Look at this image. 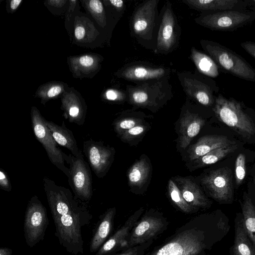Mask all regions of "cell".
<instances>
[{
	"label": "cell",
	"instance_id": "40",
	"mask_svg": "<svg viewBox=\"0 0 255 255\" xmlns=\"http://www.w3.org/2000/svg\"><path fill=\"white\" fill-rule=\"evenodd\" d=\"M118 93L114 90H109L106 93V97L109 100H116L118 98Z\"/></svg>",
	"mask_w": 255,
	"mask_h": 255
},
{
	"label": "cell",
	"instance_id": "19",
	"mask_svg": "<svg viewBox=\"0 0 255 255\" xmlns=\"http://www.w3.org/2000/svg\"><path fill=\"white\" fill-rule=\"evenodd\" d=\"M175 180L184 199L189 205L196 209L210 206V201L193 181L182 177L176 178Z\"/></svg>",
	"mask_w": 255,
	"mask_h": 255
},
{
	"label": "cell",
	"instance_id": "32",
	"mask_svg": "<svg viewBox=\"0 0 255 255\" xmlns=\"http://www.w3.org/2000/svg\"><path fill=\"white\" fill-rule=\"evenodd\" d=\"M145 127L143 125H137L126 131L122 134V138L125 140H129L137 137L145 130Z\"/></svg>",
	"mask_w": 255,
	"mask_h": 255
},
{
	"label": "cell",
	"instance_id": "46",
	"mask_svg": "<svg viewBox=\"0 0 255 255\" xmlns=\"http://www.w3.org/2000/svg\"><path fill=\"white\" fill-rule=\"evenodd\" d=\"M253 242L255 246V238L254 239V240L253 241Z\"/></svg>",
	"mask_w": 255,
	"mask_h": 255
},
{
	"label": "cell",
	"instance_id": "37",
	"mask_svg": "<svg viewBox=\"0 0 255 255\" xmlns=\"http://www.w3.org/2000/svg\"><path fill=\"white\" fill-rule=\"evenodd\" d=\"M78 62L82 67H91L94 63V59L89 55H85L79 58Z\"/></svg>",
	"mask_w": 255,
	"mask_h": 255
},
{
	"label": "cell",
	"instance_id": "6",
	"mask_svg": "<svg viewBox=\"0 0 255 255\" xmlns=\"http://www.w3.org/2000/svg\"><path fill=\"white\" fill-rule=\"evenodd\" d=\"M65 161L69 164L68 183L74 196L85 203L89 201L93 195L92 178L90 167L84 159L72 154L64 153Z\"/></svg>",
	"mask_w": 255,
	"mask_h": 255
},
{
	"label": "cell",
	"instance_id": "8",
	"mask_svg": "<svg viewBox=\"0 0 255 255\" xmlns=\"http://www.w3.org/2000/svg\"><path fill=\"white\" fill-rule=\"evenodd\" d=\"M201 182L212 198L218 202L232 201L233 180L230 168L224 167L212 170L202 178Z\"/></svg>",
	"mask_w": 255,
	"mask_h": 255
},
{
	"label": "cell",
	"instance_id": "43",
	"mask_svg": "<svg viewBox=\"0 0 255 255\" xmlns=\"http://www.w3.org/2000/svg\"><path fill=\"white\" fill-rule=\"evenodd\" d=\"M248 9L255 12V0H246Z\"/></svg>",
	"mask_w": 255,
	"mask_h": 255
},
{
	"label": "cell",
	"instance_id": "24",
	"mask_svg": "<svg viewBox=\"0 0 255 255\" xmlns=\"http://www.w3.org/2000/svg\"><path fill=\"white\" fill-rule=\"evenodd\" d=\"M150 172V166L144 158L136 161L128 173L129 184L134 186H141L146 181Z\"/></svg>",
	"mask_w": 255,
	"mask_h": 255
},
{
	"label": "cell",
	"instance_id": "11",
	"mask_svg": "<svg viewBox=\"0 0 255 255\" xmlns=\"http://www.w3.org/2000/svg\"><path fill=\"white\" fill-rule=\"evenodd\" d=\"M143 211V208H140L130 216L124 225L103 244L95 255H112L119 251L128 249V240L130 233L139 220Z\"/></svg>",
	"mask_w": 255,
	"mask_h": 255
},
{
	"label": "cell",
	"instance_id": "26",
	"mask_svg": "<svg viewBox=\"0 0 255 255\" xmlns=\"http://www.w3.org/2000/svg\"><path fill=\"white\" fill-rule=\"evenodd\" d=\"M237 148V145L233 144L213 150L195 160L197 167H201L214 164L233 152Z\"/></svg>",
	"mask_w": 255,
	"mask_h": 255
},
{
	"label": "cell",
	"instance_id": "35",
	"mask_svg": "<svg viewBox=\"0 0 255 255\" xmlns=\"http://www.w3.org/2000/svg\"><path fill=\"white\" fill-rule=\"evenodd\" d=\"M0 187L2 190L7 192L10 191L12 189L8 176L1 168L0 170Z\"/></svg>",
	"mask_w": 255,
	"mask_h": 255
},
{
	"label": "cell",
	"instance_id": "33",
	"mask_svg": "<svg viewBox=\"0 0 255 255\" xmlns=\"http://www.w3.org/2000/svg\"><path fill=\"white\" fill-rule=\"evenodd\" d=\"M88 4L90 11L95 15L100 16L103 21L104 11L102 2L99 0H91L88 1Z\"/></svg>",
	"mask_w": 255,
	"mask_h": 255
},
{
	"label": "cell",
	"instance_id": "20",
	"mask_svg": "<svg viewBox=\"0 0 255 255\" xmlns=\"http://www.w3.org/2000/svg\"><path fill=\"white\" fill-rule=\"evenodd\" d=\"M205 121L199 116L187 113L180 121L179 143L180 147L186 148L192 139L196 136L203 127Z\"/></svg>",
	"mask_w": 255,
	"mask_h": 255
},
{
	"label": "cell",
	"instance_id": "42",
	"mask_svg": "<svg viewBox=\"0 0 255 255\" xmlns=\"http://www.w3.org/2000/svg\"><path fill=\"white\" fill-rule=\"evenodd\" d=\"M12 253V250L11 249L1 247L0 249V255H11Z\"/></svg>",
	"mask_w": 255,
	"mask_h": 255
},
{
	"label": "cell",
	"instance_id": "3",
	"mask_svg": "<svg viewBox=\"0 0 255 255\" xmlns=\"http://www.w3.org/2000/svg\"><path fill=\"white\" fill-rule=\"evenodd\" d=\"M255 20V12L248 9L206 12L195 19L204 27L221 31H234Z\"/></svg>",
	"mask_w": 255,
	"mask_h": 255
},
{
	"label": "cell",
	"instance_id": "29",
	"mask_svg": "<svg viewBox=\"0 0 255 255\" xmlns=\"http://www.w3.org/2000/svg\"><path fill=\"white\" fill-rule=\"evenodd\" d=\"M235 174L236 183L238 186L241 185L246 174V156L244 154H239L235 161Z\"/></svg>",
	"mask_w": 255,
	"mask_h": 255
},
{
	"label": "cell",
	"instance_id": "5",
	"mask_svg": "<svg viewBox=\"0 0 255 255\" xmlns=\"http://www.w3.org/2000/svg\"><path fill=\"white\" fill-rule=\"evenodd\" d=\"M48 224L46 208L36 195L33 196L27 205L23 225L24 238L29 247L44 239Z\"/></svg>",
	"mask_w": 255,
	"mask_h": 255
},
{
	"label": "cell",
	"instance_id": "2",
	"mask_svg": "<svg viewBox=\"0 0 255 255\" xmlns=\"http://www.w3.org/2000/svg\"><path fill=\"white\" fill-rule=\"evenodd\" d=\"M218 119L243 137L249 138L255 135V124L235 100L219 94L213 109Z\"/></svg>",
	"mask_w": 255,
	"mask_h": 255
},
{
	"label": "cell",
	"instance_id": "38",
	"mask_svg": "<svg viewBox=\"0 0 255 255\" xmlns=\"http://www.w3.org/2000/svg\"><path fill=\"white\" fill-rule=\"evenodd\" d=\"M62 91L61 88L59 86H54L51 87L47 92L46 98H51L58 95Z\"/></svg>",
	"mask_w": 255,
	"mask_h": 255
},
{
	"label": "cell",
	"instance_id": "22",
	"mask_svg": "<svg viewBox=\"0 0 255 255\" xmlns=\"http://www.w3.org/2000/svg\"><path fill=\"white\" fill-rule=\"evenodd\" d=\"M191 58L199 72L212 78L218 76L219 67L210 56L193 48Z\"/></svg>",
	"mask_w": 255,
	"mask_h": 255
},
{
	"label": "cell",
	"instance_id": "16",
	"mask_svg": "<svg viewBox=\"0 0 255 255\" xmlns=\"http://www.w3.org/2000/svg\"><path fill=\"white\" fill-rule=\"evenodd\" d=\"M45 123L58 144L67 148L74 156L84 159V155L78 147L72 131L66 128L64 122L61 126L46 120Z\"/></svg>",
	"mask_w": 255,
	"mask_h": 255
},
{
	"label": "cell",
	"instance_id": "14",
	"mask_svg": "<svg viewBox=\"0 0 255 255\" xmlns=\"http://www.w3.org/2000/svg\"><path fill=\"white\" fill-rule=\"evenodd\" d=\"M183 2L193 8L205 12L248 9L246 0H185Z\"/></svg>",
	"mask_w": 255,
	"mask_h": 255
},
{
	"label": "cell",
	"instance_id": "34",
	"mask_svg": "<svg viewBox=\"0 0 255 255\" xmlns=\"http://www.w3.org/2000/svg\"><path fill=\"white\" fill-rule=\"evenodd\" d=\"M131 99L134 103L139 105L145 104L148 100V95L143 90H134L131 93Z\"/></svg>",
	"mask_w": 255,
	"mask_h": 255
},
{
	"label": "cell",
	"instance_id": "36",
	"mask_svg": "<svg viewBox=\"0 0 255 255\" xmlns=\"http://www.w3.org/2000/svg\"><path fill=\"white\" fill-rule=\"evenodd\" d=\"M240 45L248 53L255 59V42L247 41L242 42Z\"/></svg>",
	"mask_w": 255,
	"mask_h": 255
},
{
	"label": "cell",
	"instance_id": "45",
	"mask_svg": "<svg viewBox=\"0 0 255 255\" xmlns=\"http://www.w3.org/2000/svg\"><path fill=\"white\" fill-rule=\"evenodd\" d=\"M50 2L51 4L55 6H61L63 3L66 2L65 0H50L49 1Z\"/></svg>",
	"mask_w": 255,
	"mask_h": 255
},
{
	"label": "cell",
	"instance_id": "41",
	"mask_svg": "<svg viewBox=\"0 0 255 255\" xmlns=\"http://www.w3.org/2000/svg\"><path fill=\"white\" fill-rule=\"evenodd\" d=\"M111 4L117 9H122L124 6V1L122 0H110Z\"/></svg>",
	"mask_w": 255,
	"mask_h": 255
},
{
	"label": "cell",
	"instance_id": "7",
	"mask_svg": "<svg viewBox=\"0 0 255 255\" xmlns=\"http://www.w3.org/2000/svg\"><path fill=\"white\" fill-rule=\"evenodd\" d=\"M31 124L34 135L45 149L52 164L62 171L68 177L69 170L65 166L64 153L52 136L39 111L32 107L31 112Z\"/></svg>",
	"mask_w": 255,
	"mask_h": 255
},
{
	"label": "cell",
	"instance_id": "31",
	"mask_svg": "<svg viewBox=\"0 0 255 255\" xmlns=\"http://www.w3.org/2000/svg\"><path fill=\"white\" fill-rule=\"evenodd\" d=\"M153 240H150L145 243L128 248L122 253L116 255H144L146 250L152 244Z\"/></svg>",
	"mask_w": 255,
	"mask_h": 255
},
{
	"label": "cell",
	"instance_id": "10",
	"mask_svg": "<svg viewBox=\"0 0 255 255\" xmlns=\"http://www.w3.org/2000/svg\"><path fill=\"white\" fill-rule=\"evenodd\" d=\"M83 152L96 176L98 178L103 177L112 163L114 150L101 141L90 138L84 141Z\"/></svg>",
	"mask_w": 255,
	"mask_h": 255
},
{
	"label": "cell",
	"instance_id": "28",
	"mask_svg": "<svg viewBox=\"0 0 255 255\" xmlns=\"http://www.w3.org/2000/svg\"><path fill=\"white\" fill-rule=\"evenodd\" d=\"M168 190L171 200L181 211L187 214L192 213L197 211L196 208L191 206L185 201L181 191L171 179L168 181Z\"/></svg>",
	"mask_w": 255,
	"mask_h": 255
},
{
	"label": "cell",
	"instance_id": "23",
	"mask_svg": "<svg viewBox=\"0 0 255 255\" xmlns=\"http://www.w3.org/2000/svg\"><path fill=\"white\" fill-rule=\"evenodd\" d=\"M165 70L161 68H151L143 66H134L124 71L123 76L132 80H147L162 76Z\"/></svg>",
	"mask_w": 255,
	"mask_h": 255
},
{
	"label": "cell",
	"instance_id": "12",
	"mask_svg": "<svg viewBox=\"0 0 255 255\" xmlns=\"http://www.w3.org/2000/svg\"><path fill=\"white\" fill-rule=\"evenodd\" d=\"M157 2L151 0L142 3L136 10L132 20L134 33L138 36L149 39L151 38L157 13Z\"/></svg>",
	"mask_w": 255,
	"mask_h": 255
},
{
	"label": "cell",
	"instance_id": "17",
	"mask_svg": "<svg viewBox=\"0 0 255 255\" xmlns=\"http://www.w3.org/2000/svg\"><path fill=\"white\" fill-rule=\"evenodd\" d=\"M115 214L116 208L113 207L108 209L100 217L90 242L91 253H97L108 240L113 230Z\"/></svg>",
	"mask_w": 255,
	"mask_h": 255
},
{
	"label": "cell",
	"instance_id": "13",
	"mask_svg": "<svg viewBox=\"0 0 255 255\" xmlns=\"http://www.w3.org/2000/svg\"><path fill=\"white\" fill-rule=\"evenodd\" d=\"M175 21L168 4L163 13L157 35V47L163 52L168 51L176 42Z\"/></svg>",
	"mask_w": 255,
	"mask_h": 255
},
{
	"label": "cell",
	"instance_id": "39",
	"mask_svg": "<svg viewBox=\"0 0 255 255\" xmlns=\"http://www.w3.org/2000/svg\"><path fill=\"white\" fill-rule=\"evenodd\" d=\"M85 33V29L82 26H77L75 28L74 31L75 37L77 40H82L83 39Z\"/></svg>",
	"mask_w": 255,
	"mask_h": 255
},
{
	"label": "cell",
	"instance_id": "27",
	"mask_svg": "<svg viewBox=\"0 0 255 255\" xmlns=\"http://www.w3.org/2000/svg\"><path fill=\"white\" fill-rule=\"evenodd\" d=\"M242 216L246 230L253 241L255 238V206L248 196L243 202Z\"/></svg>",
	"mask_w": 255,
	"mask_h": 255
},
{
	"label": "cell",
	"instance_id": "15",
	"mask_svg": "<svg viewBox=\"0 0 255 255\" xmlns=\"http://www.w3.org/2000/svg\"><path fill=\"white\" fill-rule=\"evenodd\" d=\"M235 238L231 255H255V246L245 228L242 214L235 220Z\"/></svg>",
	"mask_w": 255,
	"mask_h": 255
},
{
	"label": "cell",
	"instance_id": "30",
	"mask_svg": "<svg viewBox=\"0 0 255 255\" xmlns=\"http://www.w3.org/2000/svg\"><path fill=\"white\" fill-rule=\"evenodd\" d=\"M140 123V121L137 119H126L117 122L115 124V129L118 133L123 134L126 131L139 125Z\"/></svg>",
	"mask_w": 255,
	"mask_h": 255
},
{
	"label": "cell",
	"instance_id": "44",
	"mask_svg": "<svg viewBox=\"0 0 255 255\" xmlns=\"http://www.w3.org/2000/svg\"><path fill=\"white\" fill-rule=\"evenodd\" d=\"M22 1L21 0H13L10 2V8L12 10H15L19 6L20 2Z\"/></svg>",
	"mask_w": 255,
	"mask_h": 255
},
{
	"label": "cell",
	"instance_id": "18",
	"mask_svg": "<svg viewBox=\"0 0 255 255\" xmlns=\"http://www.w3.org/2000/svg\"><path fill=\"white\" fill-rule=\"evenodd\" d=\"M234 144L224 135H209L201 137L189 149V157L196 160L211 151L226 145Z\"/></svg>",
	"mask_w": 255,
	"mask_h": 255
},
{
	"label": "cell",
	"instance_id": "9",
	"mask_svg": "<svg viewBox=\"0 0 255 255\" xmlns=\"http://www.w3.org/2000/svg\"><path fill=\"white\" fill-rule=\"evenodd\" d=\"M168 225V222L160 216L144 215L131 231L128 240V248L153 240L166 229Z\"/></svg>",
	"mask_w": 255,
	"mask_h": 255
},
{
	"label": "cell",
	"instance_id": "47",
	"mask_svg": "<svg viewBox=\"0 0 255 255\" xmlns=\"http://www.w3.org/2000/svg\"></svg>",
	"mask_w": 255,
	"mask_h": 255
},
{
	"label": "cell",
	"instance_id": "1",
	"mask_svg": "<svg viewBox=\"0 0 255 255\" xmlns=\"http://www.w3.org/2000/svg\"><path fill=\"white\" fill-rule=\"evenodd\" d=\"M200 43L219 67L239 78L255 82V69L241 56L217 42L202 40Z\"/></svg>",
	"mask_w": 255,
	"mask_h": 255
},
{
	"label": "cell",
	"instance_id": "4",
	"mask_svg": "<svg viewBox=\"0 0 255 255\" xmlns=\"http://www.w3.org/2000/svg\"><path fill=\"white\" fill-rule=\"evenodd\" d=\"M205 232L191 228L173 238L150 255H197L207 248Z\"/></svg>",
	"mask_w": 255,
	"mask_h": 255
},
{
	"label": "cell",
	"instance_id": "21",
	"mask_svg": "<svg viewBox=\"0 0 255 255\" xmlns=\"http://www.w3.org/2000/svg\"><path fill=\"white\" fill-rule=\"evenodd\" d=\"M186 91L199 103L210 106L214 102L211 89L205 84L195 80L185 83Z\"/></svg>",
	"mask_w": 255,
	"mask_h": 255
},
{
	"label": "cell",
	"instance_id": "25",
	"mask_svg": "<svg viewBox=\"0 0 255 255\" xmlns=\"http://www.w3.org/2000/svg\"><path fill=\"white\" fill-rule=\"evenodd\" d=\"M64 116L69 122L82 126L85 122L86 110L78 101H65L63 104Z\"/></svg>",
	"mask_w": 255,
	"mask_h": 255
}]
</instances>
